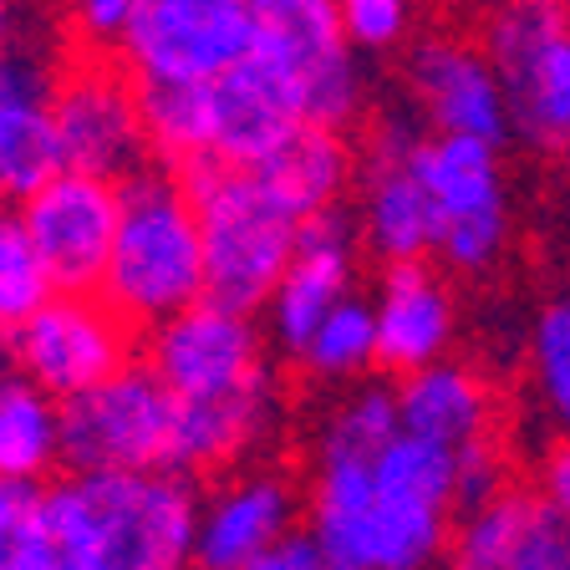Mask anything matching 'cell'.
Listing matches in <instances>:
<instances>
[{
	"instance_id": "f35d334b",
	"label": "cell",
	"mask_w": 570,
	"mask_h": 570,
	"mask_svg": "<svg viewBox=\"0 0 570 570\" xmlns=\"http://www.w3.org/2000/svg\"><path fill=\"white\" fill-rule=\"evenodd\" d=\"M560 158H566V174H570V142H566V148H560Z\"/></svg>"
},
{
	"instance_id": "4dcf8cb0",
	"label": "cell",
	"mask_w": 570,
	"mask_h": 570,
	"mask_svg": "<svg viewBox=\"0 0 570 570\" xmlns=\"http://www.w3.org/2000/svg\"><path fill=\"white\" fill-rule=\"evenodd\" d=\"M504 570H570V514L534 494Z\"/></svg>"
},
{
	"instance_id": "8d00e7d4",
	"label": "cell",
	"mask_w": 570,
	"mask_h": 570,
	"mask_svg": "<svg viewBox=\"0 0 570 570\" xmlns=\"http://www.w3.org/2000/svg\"><path fill=\"white\" fill-rule=\"evenodd\" d=\"M16 367H21V362H16V326H6V321H0V382L11 377Z\"/></svg>"
},
{
	"instance_id": "83f0119b",
	"label": "cell",
	"mask_w": 570,
	"mask_h": 570,
	"mask_svg": "<svg viewBox=\"0 0 570 570\" xmlns=\"http://www.w3.org/2000/svg\"><path fill=\"white\" fill-rule=\"evenodd\" d=\"M397 433H403L397 387L356 382L342 403L332 407V417H326V428H321V443H342V449H356V453H372V459H377Z\"/></svg>"
},
{
	"instance_id": "7c38bea8",
	"label": "cell",
	"mask_w": 570,
	"mask_h": 570,
	"mask_svg": "<svg viewBox=\"0 0 570 570\" xmlns=\"http://www.w3.org/2000/svg\"><path fill=\"white\" fill-rule=\"evenodd\" d=\"M132 321L97 296L57 291L26 326H16V362L51 397H77L128 367Z\"/></svg>"
},
{
	"instance_id": "3957f363",
	"label": "cell",
	"mask_w": 570,
	"mask_h": 570,
	"mask_svg": "<svg viewBox=\"0 0 570 570\" xmlns=\"http://www.w3.org/2000/svg\"><path fill=\"white\" fill-rule=\"evenodd\" d=\"M97 296L138 326H158L209 296L204 229L184 174L138 168L122 178V219Z\"/></svg>"
},
{
	"instance_id": "836d02e7",
	"label": "cell",
	"mask_w": 570,
	"mask_h": 570,
	"mask_svg": "<svg viewBox=\"0 0 570 570\" xmlns=\"http://www.w3.org/2000/svg\"><path fill=\"white\" fill-rule=\"evenodd\" d=\"M499 489L504 484H499V459H494V449H489V439L459 449V504L463 510H474V504L494 499Z\"/></svg>"
},
{
	"instance_id": "7402d4cb",
	"label": "cell",
	"mask_w": 570,
	"mask_h": 570,
	"mask_svg": "<svg viewBox=\"0 0 570 570\" xmlns=\"http://www.w3.org/2000/svg\"><path fill=\"white\" fill-rule=\"evenodd\" d=\"M249 168H261L275 189H281L285 199L311 219V214L336 209V204H342L346 184H352L356 158H352V148H346L342 128L301 122V128L291 132L271 158H261V164H249Z\"/></svg>"
},
{
	"instance_id": "f546056e",
	"label": "cell",
	"mask_w": 570,
	"mask_h": 570,
	"mask_svg": "<svg viewBox=\"0 0 570 570\" xmlns=\"http://www.w3.org/2000/svg\"><path fill=\"white\" fill-rule=\"evenodd\" d=\"M47 550L41 489L0 479V570H47Z\"/></svg>"
},
{
	"instance_id": "74e56055",
	"label": "cell",
	"mask_w": 570,
	"mask_h": 570,
	"mask_svg": "<svg viewBox=\"0 0 570 570\" xmlns=\"http://www.w3.org/2000/svg\"><path fill=\"white\" fill-rule=\"evenodd\" d=\"M11 36H16V11H11V0H0V57L11 51Z\"/></svg>"
},
{
	"instance_id": "e575fe53",
	"label": "cell",
	"mask_w": 570,
	"mask_h": 570,
	"mask_svg": "<svg viewBox=\"0 0 570 570\" xmlns=\"http://www.w3.org/2000/svg\"><path fill=\"white\" fill-rule=\"evenodd\" d=\"M245 570H332V560L321 556V546H316V534H311V530L306 534L291 530L281 546L265 550L261 560H249Z\"/></svg>"
},
{
	"instance_id": "44dd1931",
	"label": "cell",
	"mask_w": 570,
	"mask_h": 570,
	"mask_svg": "<svg viewBox=\"0 0 570 570\" xmlns=\"http://www.w3.org/2000/svg\"><path fill=\"white\" fill-rule=\"evenodd\" d=\"M397 407H403V428L417 439L449 443V449H469V443L489 439V387L459 362H428V367L407 372L397 382Z\"/></svg>"
},
{
	"instance_id": "ab89813d",
	"label": "cell",
	"mask_w": 570,
	"mask_h": 570,
	"mask_svg": "<svg viewBox=\"0 0 570 570\" xmlns=\"http://www.w3.org/2000/svg\"><path fill=\"white\" fill-rule=\"evenodd\" d=\"M449 570H469V566H453V560H449Z\"/></svg>"
},
{
	"instance_id": "9c48e42d",
	"label": "cell",
	"mask_w": 570,
	"mask_h": 570,
	"mask_svg": "<svg viewBox=\"0 0 570 570\" xmlns=\"http://www.w3.org/2000/svg\"><path fill=\"white\" fill-rule=\"evenodd\" d=\"M57 138L61 164L97 178H128L142 168L148 118H142L138 77L112 61H77L57 77Z\"/></svg>"
},
{
	"instance_id": "8992f818",
	"label": "cell",
	"mask_w": 570,
	"mask_h": 570,
	"mask_svg": "<svg viewBox=\"0 0 570 570\" xmlns=\"http://www.w3.org/2000/svg\"><path fill=\"white\" fill-rule=\"evenodd\" d=\"M249 11L255 51L296 87L306 122L352 128L362 112V71L336 0H249Z\"/></svg>"
},
{
	"instance_id": "2e32d148",
	"label": "cell",
	"mask_w": 570,
	"mask_h": 570,
	"mask_svg": "<svg viewBox=\"0 0 570 570\" xmlns=\"http://www.w3.org/2000/svg\"><path fill=\"white\" fill-rule=\"evenodd\" d=\"M61 168L57 71L36 51L11 47L0 57V194L31 199Z\"/></svg>"
},
{
	"instance_id": "d6a6232c",
	"label": "cell",
	"mask_w": 570,
	"mask_h": 570,
	"mask_svg": "<svg viewBox=\"0 0 570 570\" xmlns=\"http://www.w3.org/2000/svg\"><path fill=\"white\" fill-rule=\"evenodd\" d=\"M138 0H61L71 31L92 41V47H118L122 31H128V16Z\"/></svg>"
},
{
	"instance_id": "4fadbf2b",
	"label": "cell",
	"mask_w": 570,
	"mask_h": 570,
	"mask_svg": "<svg viewBox=\"0 0 570 570\" xmlns=\"http://www.w3.org/2000/svg\"><path fill=\"white\" fill-rule=\"evenodd\" d=\"M417 148L423 138L407 122H382L362 158V225L356 229L387 265L439 255L443 219L417 164Z\"/></svg>"
},
{
	"instance_id": "d590c367",
	"label": "cell",
	"mask_w": 570,
	"mask_h": 570,
	"mask_svg": "<svg viewBox=\"0 0 570 570\" xmlns=\"http://www.w3.org/2000/svg\"><path fill=\"white\" fill-rule=\"evenodd\" d=\"M540 499L556 504L560 514H570V439H560L540 463Z\"/></svg>"
},
{
	"instance_id": "9a60e30c",
	"label": "cell",
	"mask_w": 570,
	"mask_h": 570,
	"mask_svg": "<svg viewBox=\"0 0 570 570\" xmlns=\"http://www.w3.org/2000/svg\"><path fill=\"white\" fill-rule=\"evenodd\" d=\"M356 235H362V229L342 214V204L311 214L306 225H301L296 255H291L281 285H275L271 306H265V316H271V342L281 346L285 356H301V346H306L311 332L326 321V311L352 296Z\"/></svg>"
},
{
	"instance_id": "6da1fadb",
	"label": "cell",
	"mask_w": 570,
	"mask_h": 570,
	"mask_svg": "<svg viewBox=\"0 0 570 570\" xmlns=\"http://www.w3.org/2000/svg\"><path fill=\"white\" fill-rule=\"evenodd\" d=\"M47 570H189L199 489L178 469H71L41 489Z\"/></svg>"
},
{
	"instance_id": "1f68e13d",
	"label": "cell",
	"mask_w": 570,
	"mask_h": 570,
	"mask_svg": "<svg viewBox=\"0 0 570 570\" xmlns=\"http://www.w3.org/2000/svg\"><path fill=\"white\" fill-rule=\"evenodd\" d=\"M356 51H392L413 26V0H336Z\"/></svg>"
},
{
	"instance_id": "603a6c76",
	"label": "cell",
	"mask_w": 570,
	"mask_h": 570,
	"mask_svg": "<svg viewBox=\"0 0 570 570\" xmlns=\"http://www.w3.org/2000/svg\"><path fill=\"white\" fill-rule=\"evenodd\" d=\"M61 463V397L41 382L6 377L0 382V479L41 484Z\"/></svg>"
},
{
	"instance_id": "ffe728a7",
	"label": "cell",
	"mask_w": 570,
	"mask_h": 570,
	"mask_svg": "<svg viewBox=\"0 0 570 570\" xmlns=\"http://www.w3.org/2000/svg\"><path fill=\"white\" fill-rule=\"evenodd\" d=\"M275 423V387H249L229 397H178L174 417V469L204 474L245 459Z\"/></svg>"
},
{
	"instance_id": "d6986e66",
	"label": "cell",
	"mask_w": 570,
	"mask_h": 570,
	"mask_svg": "<svg viewBox=\"0 0 570 570\" xmlns=\"http://www.w3.org/2000/svg\"><path fill=\"white\" fill-rule=\"evenodd\" d=\"M377 367H387L392 377L443 362L459 332V311H453L449 285L428 271V261H397L382 271L377 296Z\"/></svg>"
},
{
	"instance_id": "5b68a950",
	"label": "cell",
	"mask_w": 570,
	"mask_h": 570,
	"mask_svg": "<svg viewBox=\"0 0 570 570\" xmlns=\"http://www.w3.org/2000/svg\"><path fill=\"white\" fill-rule=\"evenodd\" d=\"M178 397L148 367H122L97 387L61 403V463L77 474L97 469H174Z\"/></svg>"
},
{
	"instance_id": "60d3db41",
	"label": "cell",
	"mask_w": 570,
	"mask_h": 570,
	"mask_svg": "<svg viewBox=\"0 0 570 570\" xmlns=\"http://www.w3.org/2000/svg\"><path fill=\"white\" fill-rule=\"evenodd\" d=\"M566 6H570V0H566Z\"/></svg>"
},
{
	"instance_id": "484cf974",
	"label": "cell",
	"mask_w": 570,
	"mask_h": 570,
	"mask_svg": "<svg viewBox=\"0 0 570 570\" xmlns=\"http://www.w3.org/2000/svg\"><path fill=\"white\" fill-rule=\"evenodd\" d=\"M148 142L178 168L209 158V82H138Z\"/></svg>"
},
{
	"instance_id": "ba28073f",
	"label": "cell",
	"mask_w": 570,
	"mask_h": 570,
	"mask_svg": "<svg viewBox=\"0 0 570 570\" xmlns=\"http://www.w3.org/2000/svg\"><path fill=\"white\" fill-rule=\"evenodd\" d=\"M417 164H423V178L443 219V265L469 275L494 265L499 249H504V235H510L499 142L469 138V132H433L417 148Z\"/></svg>"
},
{
	"instance_id": "cb8c5ba5",
	"label": "cell",
	"mask_w": 570,
	"mask_h": 570,
	"mask_svg": "<svg viewBox=\"0 0 570 570\" xmlns=\"http://www.w3.org/2000/svg\"><path fill=\"white\" fill-rule=\"evenodd\" d=\"M372 479H377V489L392 499L453 510V504H459V449L417 439V433L403 428V433L372 459Z\"/></svg>"
},
{
	"instance_id": "e0dca14e",
	"label": "cell",
	"mask_w": 570,
	"mask_h": 570,
	"mask_svg": "<svg viewBox=\"0 0 570 570\" xmlns=\"http://www.w3.org/2000/svg\"><path fill=\"white\" fill-rule=\"evenodd\" d=\"M306 122L296 87L249 51L239 67L209 82V158L225 164H261Z\"/></svg>"
},
{
	"instance_id": "5bb4252c",
	"label": "cell",
	"mask_w": 570,
	"mask_h": 570,
	"mask_svg": "<svg viewBox=\"0 0 570 570\" xmlns=\"http://www.w3.org/2000/svg\"><path fill=\"white\" fill-rule=\"evenodd\" d=\"M407 92L433 132H469L489 142H504V132H514L499 67L484 47H469L459 36L417 41L407 57Z\"/></svg>"
},
{
	"instance_id": "52a82bcc",
	"label": "cell",
	"mask_w": 570,
	"mask_h": 570,
	"mask_svg": "<svg viewBox=\"0 0 570 570\" xmlns=\"http://www.w3.org/2000/svg\"><path fill=\"white\" fill-rule=\"evenodd\" d=\"M138 82H214L255 51L249 0H138L118 41Z\"/></svg>"
},
{
	"instance_id": "ac0fdd59",
	"label": "cell",
	"mask_w": 570,
	"mask_h": 570,
	"mask_svg": "<svg viewBox=\"0 0 570 570\" xmlns=\"http://www.w3.org/2000/svg\"><path fill=\"white\" fill-rule=\"evenodd\" d=\"M296 530V484L285 474H239L199 504V570H245Z\"/></svg>"
},
{
	"instance_id": "d4e9b609",
	"label": "cell",
	"mask_w": 570,
	"mask_h": 570,
	"mask_svg": "<svg viewBox=\"0 0 570 570\" xmlns=\"http://www.w3.org/2000/svg\"><path fill=\"white\" fill-rule=\"evenodd\" d=\"M296 362L316 382H352L367 367H377V311H372V301L346 296L342 306L326 311V321L311 332Z\"/></svg>"
},
{
	"instance_id": "4316f807",
	"label": "cell",
	"mask_w": 570,
	"mask_h": 570,
	"mask_svg": "<svg viewBox=\"0 0 570 570\" xmlns=\"http://www.w3.org/2000/svg\"><path fill=\"white\" fill-rule=\"evenodd\" d=\"M51 296H57V281H51L47 261L36 249L26 214L0 209V321L6 326H26Z\"/></svg>"
},
{
	"instance_id": "7a4b0ae2",
	"label": "cell",
	"mask_w": 570,
	"mask_h": 570,
	"mask_svg": "<svg viewBox=\"0 0 570 570\" xmlns=\"http://www.w3.org/2000/svg\"><path fill=\"white\" fill-rule=\"evenodd\" d=\"M184 184L194 194L204 229L209 301L249 311V316L265 311L291 255H296L306 214L249 164L194 158V164H184Z\"/></svg>"
},
{
	"instance_id": "277c9868",
	"label": "cell",
	"mask_w": 570,
	"mask_h": 570,
	"mask_svg": "<svg viewBox=\"0 0 570 570\" xmlns=\"http://www.w3.org/2000/svg\"><path fill=\"white\" fill-rule=\"evenodd\" d=\"M484 51L510 97L524 142L560 154L570 142V6L566 0H499Z\"/></svg>"
},
{
	"instance_id": "8fae6325",
	"label": "cell",
	"mask_w": 570,
	"mask_h": 570,
	"mask_svg": "<svg viewBox=\"0 0 570 570\" xmlns=\"http://www.w3.org/2000/svg\"><path fill=\"white\" fill-rule=\"evenodd\" d=\"M21 214H26V225H31L36 249H41V261H47L57 291L97 296V291H102V275H107V261H112L118 219H122L118 178L61 168L31 199H21Z\"/></svg>"
},
{
	"instance_id": "f1b7e54d",
	"label": "cell",
	"mask_w": 570,
	"mask_h": 570,
	"mask_svg": "<svg viewBox=\"0 0 570 570\" xmlns=\"http://www.w3.org/2000/svg\"><path fill=\"white\" fill-rule=\"evenodd\" d=\"M530 367H534V392H540L550 423L570 439V296L550 301V306L534 316Z\"/></svg>"
},
{
	"instance_id": "30bf717a",
	"label": "cell",
	"mask_w": 570,
	"mask_h": 570,
	"mask_svg": "<svg viewBox=\"0 0 570 570\" xmlns=\"http://www.w3.org/2000/svg\"><path fill=\"white\" fill-rule=\"evenodd\" d=\"M148 362L174 397H229V392H249L271 382L255 316L219 306L209 296L158 321L148 336Z\"/></svg>"
}]
</instances>
